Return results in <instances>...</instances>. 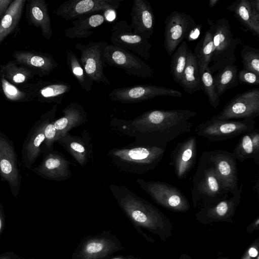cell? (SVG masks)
<instances>
[{
    "label": "cell",
    "instance_id": "obj_43",
    "mask_svg": "<svg viewBox=\"0 0 259 259\" xmlns=\"http://www.w3.org/2000/svg\"><path fill=\"white\" fill-rule=\"evenodd\" d=\"M258 243L250 246L243 254L241 259H255L258 255Z\"/></svg>",
    "mask_w": 259,
    "mask_h": 259
},
{
    "label": "cell",
    "instance_id": "obj_13",
    "mask_svg": "<svg viewBox=\"0 0 259 259\" xmlns=\"http://www.w3.org/2000/svg\"><path fill=\"white\" fill-rule=\"evenodd\" d=\"M0 176L9 186L12 194L17 197L21 186L22 176L18 156L13 141L0 131Z\"/></svg>",
    "mask_w": 259,
    "mask_h": 259
},
{
    "label": "cell",
    "instance_id": "obj_19",
    "mask_svg": "<svg viewBox=\"0 0 259 259\" xmlns=\"http://www.w3.org/2000/svg\"><path fill=\"white\" fill-rule=\"evenodd\" d=\"M243 185L241 184L236 193L224 196L218 202L202 207L196 214L197 219L203 223L231 222L240 203Z\"/></svg>",
    "mask_w": 259,
    "mask_h": 259
},
{
    "label": "cell",
    "instance_id": "obj_23",
    "mask_svg": "<svg viewBox=\"0 0 259 259\" xmlns=\"http://www.w3.org/2000/svg\"><path fill=\"white\" fill-rule=\"evenodd\" d=\"M63 116L55 120L57 140L64 137L71 129L80 126L88 120V114L83 107L76 102H72L62 110Z\"/></svg>",
    "mask_w": 259,
    "mask_h": 259
},
{
    "label": "cell",
    "instance_id": "obj_16",
    "mask_svg": "<svg viewBox=\"0 0 259 259\" xmlns=\"http://www.w3.org/2000/svg\"><path fill=\"white\" fill-rule=\"evenodd\" d=\"M196 24L192 16L185 12L174 11L166 18L164 47L169 56L172 55Z\"/></svg>",
    "mask_w": 259,
    "mask_h": 259
},
{
    "label": "cell",
    "instance_id": "obj_55",
    "mask_svg": "<svg viewBox=\"0 0 259 259\" xmlns=\"http://www.w3.org/2000/svg\"><path fill=\"white\" fill-rule=\"evenodd\" d=\"M225 259H227V258H225Z\"/></svg>",
    "mask_w": 259,
    "mask_h": 259
},
{
    "label": "cell",
    "instance_id": "obj_1",
    "mask_svg": "<svg viewBox=\"0 0 259 259\" xmlns=\"http://www.w3.org/2000/svg\"><path fill=\"white\" fill-rule=\"evenodd\" d=\"M196 112L188 109L151 110L128 121L137 139L147 143L163 146L190 132V121Z\"/></svg>",
    "mask_w": 259,
    "mask_h": 259
},
{
    "label": "cell",
    "instance_id": "obj_38",
    "mask_svg": "<svg viewBox=\"0 0 259 259\" xmlns=\"http://www.w3.org/2000/svg\"><path fill=\"white\" fill-rule=\"evenodd\" d=\"M243 68L259 75V50L244 45L240 51Z\"/></svg>",
    "mask_w": 259,
    "mask_h": 259
},
{
    "label": "cell",
    "instance_id": "obj_44",
    "mask_svg": "<svg viewBox=\"0 0 259 259\" xmlns=\"http://www.w3.org/2000/svg\"><path fill=\"white\" fill-rule=\"evenodd\" d=\"M251 141L255 152L259 155V129L254 128L251 131Z\"/></svg>",
    "mask_w": 259,
    "mask_h": 259
},
{
    "label": "cell",
    "instance_id": "obj_28",
    "mask_svg": "<svg viewBox=\"0 0 259 259\" xmlns=\"http://www.w3.org/2000/svg\"><path fill=\"white\" fill-rule=\"evenodd\" d=\"M238 72L237 66L233 64L224 67L213 76L215 91L219 98L226 90L239 84Z\"/></svg>",
    "mask_w": 259,
    "mask_h": 259
},
{
    "label": "cell",
    "instance_id": "obj_49",
    "mask_svg": "<svg viewBox=\"0 0 259 259\" xmlns=\"http://www.w3.org/2000/svg\"><path fill=\"white\" fill-rule=\"evenodd\" d=\"M109 259H142L139 257L135 256L133 255H118L116 256L111 258H109Z\"/></svg>",
    "mask_w": 259,
    "mask_h": 259
},
{
    "label": "cell",
    "instance_id": "obj_54",
    "mask_svg": "<svg viewBox=\"0 0 259 259\" xmlns=\"http://www.w3.org/2000/svg\"><path fill=\"white\" fill-rule=\"evenodd\" d=\"M255 259H259V256L257 255Z\"/></svg>",
    "mask_w": 259,
    "mask_h": 259
},
{
    "label": "cell",
    "instance_id": "obj_30",
    "mask_svg": "<svg viewBox=\"0 0 259 259\" xmlns=\"http://www.w3.org/2000/svg\"><path fill=\"white\" fill-rule=\"evenodd\" d=\"M24 0L13 1L0 21V44L15 28L20 19Z\"/></svg>",
    "mask_w": 259,
    "mask_h": 259
},
{
    "label": "cell",
    "instance_id": "obj_8",
    "mask_svg": "<svg viewBox=\"0 0 259 259\" xmlns=\"http://www.w3.org/2000/svg\"><path fill=\"white\" fill-rule=\"evenodd\" d=\"M137 182L158 204L177 212L187 211L190 207L186 196L177 187L165 182L138 179Z\"/></svg>",
    "mask_w": 259,
    "mask_h": 259
},
{
    "label": "cell",
    "instance_id": "obj_12",
    "mask_svg": "<svg viewBox=\"0 0 259 259\" xmlns=\"http://www.w3.org/2000/svg\"><path fill=\"white\" fill-rule=\"evenodd\" d=\"M213 165L217 177L224 190L234 194L239 188L237 160L232 152L221 149L203 152Z\"/></svg>",
    "mask_w": 259,
    "mask_h": 259
},
{
    "label": "cell",
    "instance_id": "obj_10",
    "mask_svg": "<svg viewBox=\"0 0 259 259\" xmlns=\"http://www.w3.org/2000/svg\"><path fill=\"white\" fill-rule=\"evenodd\" d=\"M259 116V89L249 90L234 96L213 119L238 120L253 119Z\"/></svg>",
    "mask_w": 259,
    "mask_h": 259
},
{
    "label": "cell",
    "instance_id": "obj_50",
    "mask_svg": "<svg viewBox=\"0 0 259 259\" xmlns=\"http://www.w3.org/2000/svg\"><path fill=\"white\" fill-rule=\"evenodd\" d=\"M258 224H259V219L257 218L251 224H250L251 227L249 229H248V231H253L256 228L258 229Z\"/></svg>",
    "mask_w": 259,
    "mask_h": 259
},
{
    "label": "cell",
    "instance_id": "obj_22",
    "mask_svg": "<svg viewBox=\"0 0 259 259\" xmlns=\"http://www.w3.org/2000/svg\"><path fill=\"white\" fill-rule=\"evenodd\" d=\"M133 32L146 38L153 35L155 24L154 14L150 4L147 0H134L131 12Z\"/></svg>",
    "mask_w": 259,
    "mask_h": 259
},
{
    "label": "cell",
    "instance_id": "obj_6",
    "mask_svg": "<svg viewBox=\"0 0 259 259\" xmlns=\"http://www.w3.org/2000/svg\"><path fill=\"white\" fill-rule=\"evenodd\" d=\"M124 248L119 239L105 230L81 239L70 259H109Z\"/></svg>",
    "mask_w": 259,
    "mask_h": 259
},
{
    "label": "cell",
    "instance_id": "obj_21",
    "mask_svg": "<svg viewBox=\"0 0 259 259\" xmlns=\"http://www.w3.org/2000/svg\"><path fill=\"white\" fill-rule=\"evenodd\" d=\"M71 163L58 151L46 153L41 163L32 169L37 176L49 180L62 181L71 177Z\"/></svg>",
    "mask_w": 259,
    "mask_h": 259
},
{
    "label": "cell",
    "instance_id": "obj_9",
    "mask_svg": "<svg viewBox=\"0 0 259 259\" xmlns=\"http://www.w3.org/2000/svg\"><path fill=\"white\" fill-rule=\"evenodd\" d=\"M108 44L105 41L77 42L75 48L80 52L79 60L93 81L109 85L111 82L104 73L106 63L104 52Z\"/></svg>",
    "mask_w": 259,
    "mask_h": 259
},
{
    "label": "cell",
    "instance_id": "obj_35",
    "mask_svg": "<svg viewBox=\"0 0 259 259\" xmlns=\"http://www.w3.org/2000/svg\"><path fill=\"white\" fill-rule=\"evenodd\" d=\"M232 153L236 159L241 162L251 158L256 164H259V155L254 150L251 131L243 134Z\"/></svg>",
    "mask_w": 259,
    "mask_h": 259
},
{
    "label": "cell",
    "instance_id": "obj_24",
    "mask_svg": "<svg viewBox=\"0 0 259 259\" xmlns=\"http://www.w3.org/2000/svg\"><path fill=\"white\" fill-rule=\"evenodd\" d=\"M227 9L233 13L245 31L259 37V11L253 8L250 0H237Z\"/></svg>",
    "mask_w": 259,
    "mask_h": 259
},
{
    "label": "cell",
    "instance_id": "obj_27",
    "mask_svg": "<svg viewBox=\"0 0 259 259\" xmlns=\"http://www.w3.org/2000/svg\"><path fill=\"white\" fill-rule=\"evenodd\" d=\"M179 85L188 94L202 90L199 68L194 53L189 48L187 62Z\"/></svg>",
    "mask_w": 259,
    "mask_h": 259
},
{
    "label": "cell",
    "instance_id": "obj_33",
    "mask_svg": "<svg viewBox=\"0 0 259 259\" xmlns=\"http://www.w3.org/2000/svg\"><path fill=\"white\" fill-rule=\"evenodd\" d=\"M31 13L34 23L41 28L44 36L50 39L52 30L46 3L42 1H35L31 5Z\"/></svg>",
    "mask_w": 259,
    "mask_h": 259
},
{
    "label": "cell",
    "instance_id": "obj_53",
    "mask_svg": "<svg viewBox=\"0 0 259 259\" xmlns=\"http://www.w3.org/2000/svg\"><path fill=\"white\" fill-rule=\"evenodd\" d=\"M180 259H191L187 255L183 254L181 255Z\"/></svg>",
    "mask_w": 259,
    "mask_h": 259
},
{
    "label": "cell",
    "instance_id": "obj_51",
    "mask_svg": "<svg viewBox=\"0 0 259 259\" xmlns=\"http://www.w3.org/2000/svg\"><path fill=\"white\" fill-rule=\"evenodd\" d=\"M219 2L220 0H209L208 3L210 8H213Z\"/></svg>",
    "mask_w": 259,
    "mask_h": 259
},
{
    "label": "cell",
    "instance_id": "obj_3",
    "mask_svg": "<svg viewBox=\"0 0 259 259\" xmlns=\"http://www.w3.org/2000/svg\"><path fill=\"white\" fill-rule=\"evenodd\" d=\"M166 147V145H151L137 138L132 144L114 148L107 155L113 166L119 170L143 174L153 170L159 164Z\"/></svg>",
    "mask_w": 259,
    "mask_h": 259
},
{
    "label": "cell",
    "instance_id": "obj_40",
    "mask_svg": "<svg viewBox=\"0 0 259 259\" xmlns=\"http://www.w3.org/2000/svg\"><path fill=\"white\" fill-rule=\"evenodd\" d=\"M238 80L239 83L250 85L259 84V75L244 68L238 72Z\"/></svg>",
    "mask_w": 259,
    "mask_h": 259
},
{
    "label": "cell",
    "instance_id": "obj_42",
    "mask_svg": "<svg viewBox=\"0 0 259 259\" xmlns=\"http://www.w3.org/2000/svg\"><path fill=\"white\" fill-rule=\"evenodd\" d=\"M202 30V24L196 25L189 31L186 36V41H192L196 40L199 36Z\"/></svg>",
    "mask_w": 259,
    "mask_h": 259
},
{
    "label": "cell",
    "instance_id": "obj_41",
    "mask_svg": "<svg viewBox=\"0 0 259 259\" xmlns=\"http://www.w3.org/2000/svg\"><path fill=\"white\" fill-rule=\"evenodd\" d=\"M2 83L4 94L9 100L17 101L20 100L23 97L22 93L5 79L3 78L2 79Z\"/></svg>",
    "mask_w": 259,
    "mask_h": 259
},
{
    "label": "cell",
    "instance_id": "obj_47",
    "mask_svg": "<svg viewBox=\"0 0 259 259\" xmlns=\"http://www.w3.org/2000/svg\"><path fill=\"white\" fill-rule=\"evenodd\" d=\"M104 17L105 19L108 21H111L113 20L115 18V10H109L104 11Z\"/></svg>",
    "mask_w": 259,
    "mask_h": 259
},
{
    "label": "cell",
    "instance_id": "obj_14",
    "mask_svg": "<svg viewBox=\"0 0 259 259\" xmlns=\"http://www.w3.org/2000/svg\"><path fill=\"white\" fill-rule=\"evenodd\" d=\"M182 95L175 89L148 84L115 89L108 95L111 100L126 104L139 103L160 96L181 97Z\"/></svg>",
    "mask_w": 259,
    "mask_h": 259
},
{
    "label": "cell",
    "instance_id": "obj_2",
    "mask_svg": "<svg viewBox=\"0 0 259 259\" xmlns=\"http://www.w3.org/2000/svg\"><path fill=\"white\" fill-rule=\"evenodd\" d=\"M110 188L118 205L142 236L153 242L141 228L158 235L162 240L170 235L169 220L155 206L124 186L111 185Z\"/></svg>",
    "mask_w": 259,
    "mask_h": 259
},
{
    "label": "cell",
    "instance_id": "obj_34",
    "mask_svg": "<svg viewBox=\"0 0 259 259\" xmlns=\"http://www.w3.org/2000/svg\"><path fill=\"white\" fill-rule=\"evenodd\" d=\"M189 48L186 40H183L172 55L170 72L175 82L179 83L186 66Z\"/></svg>",
    "mask_w": 259,
    "mask_h": 259
},
{
    "label": "cell",
    "instance_id": "obj_7",
    "mask_svg": "<svg viewBox=\"0 0 259 259\" xmlns=\"http://www.w3.org/2000/svg\"><path fill=\"white\" fill-rule=\"evenodd\" d=\"M255 124L253 119L222 120L211 118L197 125L195 133L210 142H221L253 130Z\"/></svg>",
    "mask_w": 259,
    "mask_h": 259
},
{
    "label": "cell",
    "instance_id": "obj_11",
    "mask_svg": "<svg viewBox=\"0 0 259 259\" xmlns=\"http://www.w3.org/2000/svg\"><path fill=\"white\" fill-rule=\"evenodd\" d=\"M106 64L121 69L127 74L143 78L152 77L154 70L134 53L108 44L104 52Z\"/></svg>",
    "mask_w": 259,
    "mask_h": 259
},
{
    "label": "cell",
    "instance_id": "obj_25",
    "mask_svg": "<svg viewBox=\"0 0 259 259\" xmlns=\"http://www.w3.org/2000/svg\"><path fill=\"white\" fill-rule=\"evenodd\" d=\"M85 136L79 137L68 133L57 141L82 167L87 164L92 154L90 140Z\"/></svg>",
    "mask_w": 259,
    "mask_h": 259
},
{
    "label": "cell",
    "instance_id": "obj_4",
    "mask_svg": "<svg viewBox=\"0 0 259 259\" xmlns=\"http://www.w3.org/2000/svg\"><path fill=\"white\" fill-rule=\"evenodd\" d=\"M191 188L195 207L215 203L229 194L223 188L213 165L202 153L193 177Z\"/></svg>",
    "mask_w": 259,
    "mask_h": 259
},
{
    "label": "cell",
    "instance_id": "obj_20",
    "mask_svg": "<svg viewBox=\"0 0 259 259\" xmlns=\"http://www.w3.org/2000/svg\"><path fill=\"white\" fill-rule=\"evenodd\" d=\"M197 153V139L194 136L188 137L176 145L170 155L169 164L178 179L186 178L196 163Z\"/></svg>",
    "mask_w": 259,
    "mask_h": 259
},
{
    "label": "cell",
    "instance_id": "obj_26",
    "mask_svg": "<svg viewBox=\"0 0 259 259\" xmlns=\"http://www.w3.org/2000/svg\"><path fill=\"white\" fill-rule=\"evenodd\" d=\"M105 20L104 16L101 14L80 17L72 22L71 27L65 29L64 35L70 39L89 37L93 33L91 29L101 25Z\"/></svg>",
    "mask_w": 259,
    "mask_h": 259
},
{
    "label": "cell",
    "instance_id": "obj_32",
    "mask_svg": "<svg viewBox=\"0 0 259 259\" xmlns=\"http://www.w3.org/2000/svg\"><path fill=\"white\" fill-rule=\"evenodd\" d=\"M212 51V34L211 29L209 27L197 43L194 50V54L199 71L209 66L211 62Z\"/></svg>",
    "mask_w": 259,
    "mask_h": 259
},
{
    "label": "cell",
    "instance_id": "obj_29",
    "mask_svg": "<svg viewBox=\"0 0 259 259\" xmlns=\"http://www.w3.org/2000/svg\"><path fill=\"white\" fill-rule=\"evenodd\" d=\"M18 62L39 69L43 74H49L58 67V64L49 55H35L29 53H19L14 55Z\"/></svg>",
    "mask_w": 259,
    "mask_h": 259
},
{
    "label": "cell",
    "instance_id": "obj_39",
    "mask_svg": "<svg viewBox=\"0 0 259 259\" xmlns=\"http://www.w3.org/2000/svg\"><path fill=\"white\" fill-rule=\"evenodd\" d=\"M55 116L52 117L46 124L45 130V141L43 143L47 151L46 153L53 151L54 143L57 142V131L54 125Z\"/></svg>",
    "mask_w": 259,
    "mask_h": 259
},
{
    "label": "cell",
    "instance_id": "obj_36",
    "mask_svg": "<svg viewBox=\"0 0 259 259\" xmlns=\"http://www.w3.org/2000/svg\"><path fill=\"white\" fill-rule=\"evenodd\" d=\"M71 89V86L69 83L57 81L46 84L41 88L40 94L48 102H54L57 104H60L64 96L69 92Z\"/></svg>",
    "mask_w": 259,
    "mask_h": 259
},
{
    "label": "cell",
    "instance_id": "obj_52",
    "mask_svg": "<svg viewBox=\"0 0 259 259\" xmlns=\"http://www.w3.org/2000/svg\"><path fill=\"white\" fill-rule=\"evenodd\" d=\"M0 259H14V258L12 257V255L7 254V255L0 256Z\"/></svg>",
    "mask_w": 259,
    "mask_h": 259
},
{
    "label": "cell",
    "instance_id": "obj_48",
    "mask_svg": "<svg viewBox=\"0 0 259 259\" xmlns=\"http://www.w3.org/2000/svg\"><path fill=\"white\" fill-rule=\"evenodd\" d=\"M26 76L23 73H18L13 77V81L15 83H21L25 80Z\"/></svg>",
    "mask_w": 259,
    "mask_h": 259
},
{
    "label": "cell",
    "instance_id": "obj_17",
    "mask_svg": "<svg viewBox=\"0 0 259 259\" xmlns=\"http://www.w3.org/2000/svg\"><path fill=\"white\" fill-rule=\"evenodd\" d=\"M123 0H69L57 9V15L65 20L76 19L99 11L117 9Z\"/></svg>",
    "mask_w": 259,
    "mask_h": 259
},
{
    "label": "cell",
    "instance_id": "obj_37",
    "mask_svg": "<svg viewBox=\"0 0 259 259\" xmlns=\"http://www.w3.org/2000/svg\"><path fill=\"white\" fill-rule=\"evenodd\" d=\"M199 72L202 90L207 96L210 104L216 109L220 104V100L215 91L213 77L209 70V66L200 70Z\"/></svg>",
    "mask_w": 259,
    "mask_h": 259
},
{
    "label": "cell",
    "instance_id": "obj_31",
    "mask_svg": "<svg viewBox=\"0 0 259 259\" xmlns=\"http://www.w3.org/2000/svg\"><path fill=\"white\" fill-rule=\"evenodd\" d=\"M66 57L67 65L82 89L86 92H90L93 81L85 73L79 59L70 49L66 50Z\"/></svg>",
    "mask_w": 259,
    "mask_h": 259
},
{
    "label": "cell",
    "instance_id": "obj_5",
    "mask_svg": "<svg viewBox=\"0 0 259 259\" xmlns=\"http://www.w3.org/2000/svg\"><path fill=\"white\" fill-rule=\"evenodd\" d=\"M207 23L212 34V65L209 67L212 74L224 67L235 63L236 60L235 51L241 40L234 37L227 19L221 18L214 21L208 18Z\"/></svg>",
    "mask_w": 259,
    "mask_h": 259
},
{
    "label": "cell",
    "instance_id": "obj_46",
    "mask_svg": "<svg viewBox=\"0 0 259 259\" xmlns=\"http://www.w3.org/2000/svg\"><path fill=\"white\" fill-rule=\"evenodd\" d=\"M11 2L10 0H0V16H2L4 12L5 13L6 12L8 6Z\"/></svg>",
    "mask_w": 259,
    "mask_h": 259
},
{
    "label": "cell",
    "instance_id": "obj_45",
    "mask_svg": "<svg viewBox=\"0 0 259 259\" xmlns=\"http://www.w3.org/2000/svg\"><path fill=\"white\" fill-rule=\"evenodd\" d=\"M5 226V215L4 208L0 202V235L2 234Z\"/></svg>",
    "mask_w": 259,
    "mask_h": 259
},
{
    "label": "cell",
    "instance_id": "obj_15",
    "mask_svg": "<svg viewBox=\"0 0 259 259\" xmlns=\"http://www.w3.org/2000/svg\"><path fill=\"white\" fill-rule=\"evenodd\" d=\"M110 40L113 46L137 54L146 60L151 57L150 41L135 33L125 20H119L113 25Z\"/></svg>",
    "mask_w": 259,
    "mask_h": 259
},
{
    "label": "cell",
    "instance_id": "obj_18",
    "mask_svg": "<svg viewBox=\"0 0 259 259\" xmlns=\"http://www.w3.org/2000/svg\"><path fill=\"white\" fill-rule=\"evenodd\" d=\"M57 106V104L55 105L51 110L34 123L25 138L22 149V160L24 166L28 169L31 168L40 154L41 145L45 141V126L55 116Z\"/></svg>",
    "mask_w": 259,
    "mask_h": 259
}]
</instances>
